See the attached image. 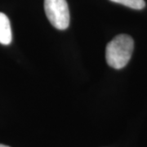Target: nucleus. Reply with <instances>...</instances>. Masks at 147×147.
Instances as JSON below:
<instances>
[{"label":"nucleus","mask_w":147,"mask_h":147,"mask_svg":"<svg viewBox=\"0 0 147 147\" xmlns=\"http://www.w3.org/2000/svg\"><path fill=\"white\" fill-rule=\"evenodd\" d=\"M134 48V41L127 34L117 35L110 41L105 50L107 64L112 68H123L130 61Z\"/></svg>","instance_id":"obj_1"},{"label":"nucleus","mask_w":147,"mask_h":147,"mask_svg":"<svg viewBox=\"0 0 147 147\" xmlns=\"http://www.w3.org/2000/svg\"><path fill=\"white\" fill-rule=\"evenodd\" d=\"M48 21L55 28L63 30L69 25V11L66 0H44Z\"/></svg>","instance_id":"obj_2"},{"label":"nucleus","mask_w":147,"mask_h":147,"mask_svg":"<svg viewBox=\"0 0 147 147\" xmlns=\"http://www.w3.org/2000/svg\"><path fill=\"white\" fill-rule=\"evenodd\" d=\"M11 42V30L8 17L0 12V43L8 45Z\"/></svg>","instance_id":"obj_3"},{"label":"nucleus","mask_w":147,"mask_h":147,"mask_svg":"<svg viewBox=\"0 0 147 147\" xmlns=\"http://www.w3.org/2000/svg\"><path fill=\"white\" fill-rule=\"evenodd\" d=\"M110 1L137 10H141L146 6V3L144 0H110Z\"/></svg>","instance_id":"obj_4"},{"label":"nucleus","mask_w":147,"mask_h":147,"mask_svg":"<svg viewBox=\"0 0 147 147\" xmlns=\"http://www.w3.org/2000/svg\"><path fill=\"white\" fill-rule=\"evenodd\" d=\"M0 147H10V146H5V145H3V144H0Z\"/></svg>","instance_id":"obj_5"}]
</instances>
